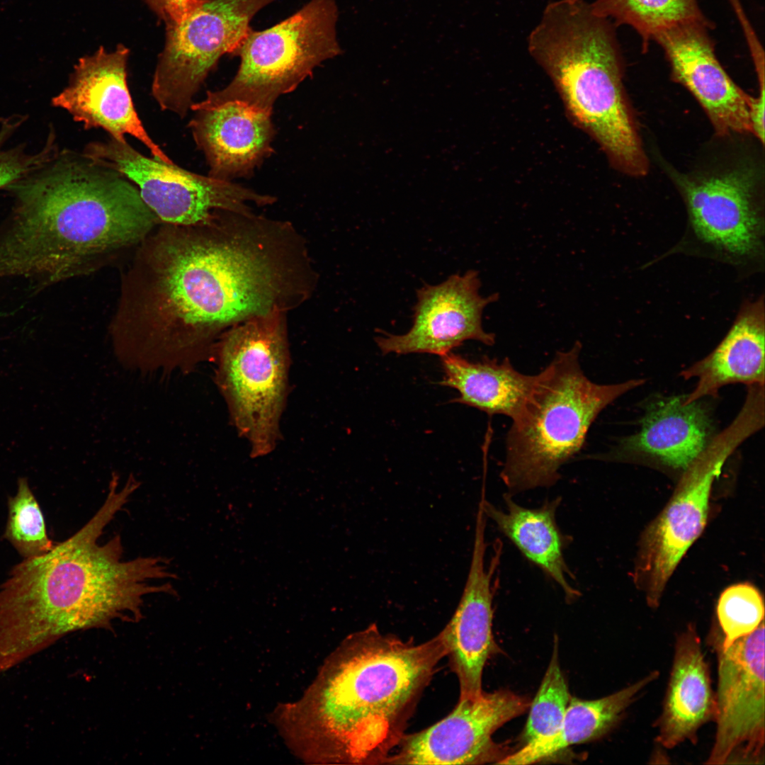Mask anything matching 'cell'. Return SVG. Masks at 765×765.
<instances>
[{
  "label": "cell",
  "mask_w": 765,
  "mask_h": 765,
  "mask_svg": "<svg viewBox=\"0 0 765 765\" xmlns=\"http://www.w3.org/2000/svg\"><path fill=\"white\" fill-rule=\"evenodd\" d=\"M0 279L43 288L89 273L141 244L159 220L127 177L84 152L59 148L8 185Z\"/></svg>",
  "instance_id": "6da1fadb"
},
{
  "label": "cell",
  "mask_w": 765,
  "mask_h": 765,
  "mask_svg": "<svg viewBox=\"0 0 765 765\" xmlns=\"http://www.w3.org/2000/svg\"><path fill=\"white\" fill-rule=\"evenodd\" d=\"M445 657L439 633L415 643L372 624L349 635L293 712L317 759L385 764Z\"/></svg>",
  "instance_id": "7a4b0ae2"
},
{
  "label": "cell",
  "mask_w": 765,
  "mask_h": 765,
  "mask_svg": "<svg viewBox=\"0 0 765 765\" xmlns=\"http://www.w3.org/2000/svg\"><path fill=\"white\" fill-rule=\"evenodd\" d=\"M108 518L96 513L47 552L24 559L0 586V673L67 634L124 620L141 591L121 538L102 543Z\"/></svg>",
  "instance_id": "3957f363"
},
{
  "label": "cell",
  "mask_w": 765,
  "mask_h": 765,
  "mask_svg": "<svg viewBox=\"0 0 765 765\" xmlns=\"http://www.w3.org/2000/svg\"><path fill=\"white\" fill-rule=\"evenodd\" d=\"M616 28L586 0H553L530 32L527 48L573 123L615 169L642 176L649 162L624 89Z\"/></svg>",
  "instance_id": "277c9868"
},
{
  "label": "cell",
  "mask_w": 765,
  "mask_h": 765,
  "mask_svg": "<svg viewBox=\"0 0 765 765\" xmlns=\"http://www.w3.org/2000/svg\"><path fill=\"white\" fill-rule=\"evenodd\" d=\"M582 344L556 353L536 375L523 407L506 438L500 477L509 493L548 487L560 478L559 470L583 447L599 413L642 379L612 385L592 382L579 363Z\"/></svg>",
  "instance_id": "5b68a950"
},
{
  "label": "cell",
  "mask_w": 765,
  "mask_h": 765,
  "mask_svg": "<svg viewBox=\"0 0 765 765\" xmlns=\"http://www.w3.org/2000/svg\"><path fill=\"white\" fill-rule=\"evenodd\" d=\"M210 359L230 421L250 455H268L280 438L289 392L290 355L285 312L252 317L226 331Z\"/></svg>",
  "instance_id": "8992f818"
},
{
  "label": "cell",
  "mask_w": 765,
  "mask_h": 765,
  "mask_svg": "<svg viewBox=\"0 0 765 765\" xmlns=\"http://www.w3.org/2000/svg\"><path fill=\"white\" fill-rule=\"evenodd\" d=\"M336 0H310L292 16L260 31L249 30L233 54L239 69L224 89L203 100L242 103L272 113L278 98L294 91L324 61L341 52Z\"/></svg>",
  "instance_id": "52a82bcc"
},
{
  "label": "cell",
  "mask_w": 765,
  "mask_h": 765,
  "mask_svg": "<svg viewBox=\"0 0 765 765\" xmlns=\"http://www.w3.org/2000/svg\"><path fill=\"white\" fill-rule=\"evenodd\" d=\"M665 171L684 200L698 240L731 261L763 251L764 170L748 154L717 159L695 170Z\"/></svg>",
  "instance_id": "ba28073f"
},
{
  "label": "cell",
  "mask_w": 765,
  "mask_h": 765,
  "mask_svg": "<svg viewBox=\"0 0 765 765\" xmlns=\"http://www.w3.org/2000/svg\"><path fill=\"white\" fill-rule=\"evenodd\" d=\"M274 1L200 0L183 21L166 25L152 85L161 109L183 118L218 60L233 53L254 16Z\"/></svg>",
  "instance_id": "9c48e42d"
},
{
  "label": "cell",
  "mask_w": 765,
  "mask_h": 765,
  "mask_svg": "<svg viewBox=\"0 0 765 765\" xmlns=\"http://www.w3.org/2000/svg\"><path fill=\"white\" fill-rule=\"evenodd\" d=\"M755 431L749 418L738 414L685 470L668 504L646 530L641 542L636 578L645 586L650 606L659 605L672 574L702 533L712 485L725 462Z\"/></svg>",
  "instance_id": "30bf717a"
},
{
  "label": "cell",
  "mask_w": 765,
  "mask_h": 765,
  "mask_svg": "<svg viewBox=\"0 0 765 765\" xmlns=\"http://www.w3.org/2000/svg\"><path fill=\"white\" fill-rule=\"evenodd\" d=\"M83 152L130 180L145 204L166 224L200 225L210 220L217 209L246 210L249 209L248 202L263 205L274 200L272 196L230 181L199 175L174 163L147 157L126 140L110 137L91 142Z\"/></svg>",
  "instance_id": "8fae6325"
},
{
  "label": "cell",
  "mask_w": 765,
  "mask_h": 765,
  "mask_svg": "<svg viewBox=\"0 0 765 765\" xmlns=\"http://www.w3.org/2000/svg\"><path fill=\"white\" fill-rule=\"evenodd\" d=\"M764 620L723 649L712 634L718 658L716 732L708 764H764Z\"/></svg>",
  "instance_id": "7c38bea8"
},
{
  "label": "cell",
  "mask_w": 765,
  "mask_h": 765,
  "mask_svg": "<svg viewBox=\"0 0 765 765\" xmlns=\"http://www.w3.org/2000/svg\"><path fill=\"white\" fill-rule=\"evenodd\" d=\"M528 698L510 691L459 698L445 718L402 737L386 764H480L498 756L493 733L529 708Z\"/></svg>",
  "instance_id": "4fadbf2b"
},
{
  "label": "cell",
  "mask_w": 765,
  "mask_h": 765,
  "mask_svg": "<svg viewBox=\"0 0 765 765\" xmlns=\"http://www.w3.org/2000/svg\"><path fill=\"white\" fill-rule=\"evenodd\" d=\"M478 273L454 274L435 285H424L416 293L412 326L406 334L375 337L383 353H427L440 356L468 340L492 346L495 336L485 332L482 315L498 295L482 297Z\"/></svg>",
  "instance_id": "5bb4252c"
},
{
  "label": "cell",
  "mask_w": 765,
  "mask_h": 765,
  "mask_svg": "<svg viewBox=\"0 0 765 765\" xmlns=\"http://www.w3.org/2000/svg\"><path fill=\"white\" fill-rule=\"evenodd\" d=\"M714 26L698 21L676 24L656 35L672 79L683 85L701 106L719 137L752 134L753 97L729 76L715 55L709 31Z\"/></svg>",
  "instance_id": "9a60e30c"
},
{
  "label": "cell",
  "mask_w": 765,
  "mask_h": 765,
  "mask_svg": "<svg viewBox=\"0 0 765 765\" xmlns=\"http://www.w3.org/2000/svg\"><path fill=\"white\" fill-rule=\"evenodd\" d=\"M129 50L118 45L114 51L101 47L79 60L68 85L52 98V106L67 110L86 130L102 128L115 140L130 135L142 142L154 157L172 160L149 137L135 109L127 83Z\"/></svg>",
  "instance_id": "2e32d148"
},
{
  "label": "cell",
  "mask_w": 765,
  "mask_h": 765,
  "mask_svg": "<svg viewBox=\"0 0 765 765\" xmlns=\"http://www.w3.org/2000/svg\"><path fill=\"white\" fill-rule=\"evenodd\" d=\"M486 515L478 506L472 559L465 585L453 616L439 633L449 665L459 683V698L482 693V674L488 659L498 651L492 634V577L499 565L502 543L485 566Z\"/></svg>",
  "instance_id": "e0dca14e"
},
{
  "label": "cell",
  "mask_w": 765,
  "mask_h": 765,
  "mask_svg": "<svg viewBox=\"0 0 765 765\" xmlns=\"http://www.w3.org/2000/svg\"><path fill=\"white\" fill-rule=\"evenodd\" d=\"M188 123L205 154L208 176L223 181L248 177L272 153L275 130L271 113L237 101L193 103Z\"/></svg>",
  "instance_id": "ac0fdd59"
},
{
  "label": "cell",
  "mask_w": 765,
  "mask_h": 765,
  "mask_svg": "<svg viewBox=\"0 0 765 765\" xmlns=\"http://www.w3.org/2000/svg\"><path fill=\"white\" fill-rule=\"evenodd\" d=\"M715 715V694L710 668L695 626L689 625L676 638L672 666L656 721L657 741L672 749L685 741L697 742L699 729Z\"/></svg>",
  "instance_id": "d6986e66"
},
{
  "label": "cell",
  "mask_w": 765,
  "mask_h": 765,
  "mask_svg": "<svg viewBox=\"0 0 765 765\" xmlns=\"http://www.w3.org/2000/svg\"><path fill=\"white\" fill-rule=\"evenodd\" d=\"M684 400L685 396H673L652 402L640 430L620 441L616 454H639L686 470L713 438L708 409L699 400Z\"/></svg>",
  "instance_id": "ffe728a7"
},
{
  "label": "cell",
  "mask_w": 765,
  "mask_h": 765,
  "mask_svg": "<svg viewBox=\"0 0 765 765\" xmlns=\"http://www.w3.org/2000/svg\"><path fill=\"white\" fill-rule=\"evenodd\" d=\"M764 301L744 305L719 345L681 375L697 378L694 390L685 396V403L716 395L722 387L741 382L764 385Z\"/></svg>",
  "instance_id": "44dd1931"
},
{
  "label": "cell",
  "mask_w": 765,
  "mask_h": 765,
  "mask_svg": "<svg viewBox=\"0 0 765 765\" xmlns=\"http://www.w3.org/2000/svg\"><path fill=\"white\" fill-rule=\"evenodd\" d=\"M506 509L502 511L481 499L486 516L531 562L539 567L562 589L572 600L579 596L568 578H573L564 558V550L571 538L562 533L556 521V511L561 499L547 501L535 509L518 505L509 493L504 495Z\"/></svg>",
  "instance_id": "7402d4cb"
},
{
  "label": "cell",
  "mask_w": 765,
  "mask_h": 765,
  "mask_svg": "<svg viewBox=\"0 0 765 765\" xmlns=\"http://www.w3.org/2000/svg\"><path fill=\"white\" fill-rule=\"evenodd\" d=\"M441 357L444 375L440 384L458 392L453 401L488 414H503L513 419L536 381V375L519 373L507 358L502 361L484 358L472 362L450 352Z\"/></svg>",
  "instance_id": "603a6c76"
},
{
  "label": "cell",
  "mask_w": 765,
  "mask_h": 765,
  "mask_svg": "<svg viewBox=\"0 0 765 765\" xmlns=\"http://www.w3.org/2000/svg\"><path fill=\"white\" fill-rule=\"evenodd\" d=\"M659 675L658 671H653L636 682L599 699L586 701L571 697L561 726L555 735L523 744L514 754L502 759L499 764H531L570 746L605 735Z\"/></svg>",
  "instance_id": "cb8c5ba5"
},
{
  "label": "cell",
  "mask_w": 765,
  "mask_h": 765,
  "mask_svg": "<svg viewBox=\"0 0 765 765\" xmlns=\"http://www.w3.org/2000/svg\"><path fill=\"white\" fill-rule=\"evenodd\" d=\"M591 4L598 14L616 27L633 28L640 38L644 52L656 35L676 24L698 21L715 27L698 0H594Z\"/></svg>",
  "instance_id": "d4e9b609"
},
{
  "label": "cell",
  "mask_w": 765,
  "mask_h": 765,
  "mask_svg": "<svg viewBox=\"0 0 765 765\" xmlns=\"http://www.w3.org/2000/svg\"><path fill=\"white\" fill-rule=\"evenodd\" d=\"M540 688L530 704V712L521 735L523 745L555 735L562 722L570 696L560 669L557 641Z\"/></svg>",
  "instance_id": "484cf974"
},
{
  "label": "cell",
  "mask_w": 765,
  "mask_h": 765,
  "mask_svg": "<svg viewBox=\"0 0 765 765\" xmlns=\"http://www.w3.org/2000/svg\"><path fill=\"white\" fill-rule=\"evenodd\" d=\"M8 509L4 536L24 559L52 548L43 514L27 478L18 479L17 492L8 499Z\"/></svg>",
  "instance_id": "4316f807"
},
{
  "label": "cell",
  "mask_w": 765,
  "mask_h": 765,
  "mask_svg": "<svg viewBox=\"0 0 765 765\" xmlns=\"http://www.w3.org/2000/svg\"><path fill=\"white\" fill-rule=\"evenodd\" d=\"M721 629L718 634L723 649L755 630L764 621V606L758 589L747 583L729 586L721 594L717 605Z\"/></svg>",
  "instance_id": "83f0119b"
},
{
  "label": "cell",
  "mask_w": 765,
  "mask_h": 765,
  "mask_svg": "<svg viewBox=\"0 0 765 765\" xmlns=\"http://www.w3.org/2000/svg\"><path fill=\"white\" fill-rule=\"evenodd\" d=\"M20 115L7 118L0 124V189L43 164L58 149L56 136L50 129L43 147L29 152L21 143L8 147L9 140L23 122Z\"/></svg>",
  "instance_id": "f1b7e54d"
},
{
  "label": "cell",
  "mask_w": 765,
  "mask_h": 765,
  "mask_svg": "<svg viewBox=\"0 0 765 765\" xmlns=\"http://www.w3.org/2000/svg\"><path fill=\"white\" fill-rule=\"evenodd\" d=\"M166 25L177 23L186 18L200 0H144Z\"/></svg>",
  "instance_id": "f546056e"
},
{
  "label": "cell",
  "mask_w": 765,
  "mask_h": 765,
  "mask_svg": "<svg viewBox=\"0 0 765 765\" xmlns=\"http://www.w3.org/2000/svg\"><path fill=\"white\" fill-rule=\"evenodd\" d=\"M732 5L734 6L735 11L741 23L742 24L744 31L747 35L748 44L751 51V54L753 58L754 67L756 69L764 67V54L762 47L760 46L757 38H756L753 30L747 21L746 16L742 11V8L740 6L738 0H729Z\"/></svg>",
  "instance_id": "4dcf8cb0"
}]
</instances>
